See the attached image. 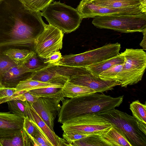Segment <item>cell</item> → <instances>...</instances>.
Here are the masks:
<instances>
[{"instance_id":"obj_1","label":"cell","mask_w":146,"mask_h":146,"mask_svg":"<svg viewBox=\"0 0 146 146\" xmlns=\"http://www.w3.org/2000/svg\"><path fill=\"white\" fill-rule=\"evenodd\" d=\"M46 25L40 11L26 9L19 0H4L0 4V54L10 49L33 51Z\"/></svg>"},{"instance_id":"obj_2","label":"cell","mask_w":146,"mask_h":146,"mask_svg":"<svg viewBox=\"0 0 146 146\" xmlns=\"http://www.w3.org/2000/svg\"><path fill=\"white\" fill-rule=\"evenodd\" d=\"M101 93L64 99L58 115V122L62 124L82 115L105 112L119 107L123 102V96L113 97Z\"/></svg>"},{"instance_id":"obj_3","label":"cell","mask_w":146,"mask_h":146,"mask_svg":"<svg viewBox=\"0 0 146 146\" xmlns=\"http://www.w3.org/2000/svg\"><path fill=\"white\" fill-rule=\"evenodd\" d=\"M49 24L63 33L75 31L80 25L82 19L76 9L59 1L51 3L41 12Z\"/></svg>"},{"instance_id":"obj_4","label":"cell","mask_w":146,"mask_h":146,"mask_svg":"<svg viewBox=\"0 0 146 146\" xmlns=\"http://www.w3.org/2000/svg\"><path fill=\"white\" fill-rule=\"evenodd\" d=\"M92 23L99 28L122 33L142 32L146 28V12L134 15L96 16Z\"/></svg>"},{"instance_id":"obj_5","label":"cell","mask_w":146,"mask_h":146,"mask_svg":"<svg viewBox=\"0 0 146 146\" xmlns=\"http://www.w3.org/2000/svg\"><path fill=\"white\" fill-rule=\"evenodd\" d=\"M120 54L124 61L119 82L121 87L126 88L141 80L146 67V53L142 49L126 48Z\"/></svg>"},{"instance_id":"obj_6","label":"cell","mask_w":146,"mask_h":146,"mask_svg":"<svg viewBox=\"0 0 146 146\" xmlns=\"http://www.w3.org/2000/svg\"><path fill=\"white\" fill-rule=\"evenodd\" d=\"M121 44L118 42L109 43L81 53L62 56V65L77 67H86L99 63L119 54Z\"/></svg>"},{"instance_id":"obj_7","label":"cell","mask_w":146,"mask_h":146,"mask_svg":"<svg viewBox=\"0 0 146 146\" xmlns=\"http://www.w3.org/2000/svg\"><path fill=\"white\" fill-rule=\"evenodd\" d=\"M62 130L66 133H82L100 135L113 125L98 114L89 113L80 115L62 124Z\"/></svg>"},{"instance_id":"obj_8","label":"cell","mask_w":146,"mask_h":146,"mask_svg":"<svg viewBox=\"0 0 146 146\" xmlns=\"http://www.w3.org/2000/svg\"><path fill=\"white\" fill-rule=\"evenodd\" d=\"M118 127L132 146H146V136L139 129L137 120L115 108L98 114Z\"/></svg>"},{"instance_id":"obj_9","label":"cell","mask_w":146,"mask_h":146,"mask_svg":"<svg viewBox=\"0 0 146 146\" xmlns=\"http://www.w3.org/2000/svg\"><path fill=\"white\" fill-rule=\"evenodd\" d=\"M82 19L96 16L137 15L146 12V6L141 4L122 8H112L81 1L76 9Z\"/></svg>"},{"instance_id":"obj_10","label":"cell","mask_w":146,"mask_h":146,"mask_svg":"<svg viewBox=\"0 0 146 146\" xmlns=\"http://www.w3.org/2000/svg\"><path fill=\"white\" fill-rule=\"evenodd\" d=\"M64 33L57 28L46 24L43 31L37 38L34 47L35 52L44 59L62 47Z\"/></svg>"},{"instance_id":"obj_11","label":"cell","mask_w":146,"mask_h":146,"mask_svg":"<svg viewBox=\"0 0 146 146\" xmlns=\"http://www.w3.org/2000/svg\"><path fill=\"white\" fill-rule=\"evenodd\" d=\"M69 81L88 87L96 93H101L120 85L118 81L104 79L94 75L86 67H83L80 72L70 77Z\"/></svg>"},{"instance_id":"obj_12","label":"cell","mask_w":146,"mask_h":146,"mask_svg":"<svg viewBox=\"0 0 146 146\" xmlns=\"http://www.w3.org/2000/svg\"><path fill=\"white\" fill-rule=\"evenodd\" d=\"M60 101L53 98L40 97L31 106L39 116L52 131L54 121L58 115L61 106Z\"/></svg>"},{"instance_id":"obj_13","label":"cell","mask_w":146,"mask_h":146,"mask_svg":"<svg viewBox=\"0 0 146 146\" xmlns=\"http://www.w3.org/2000/svg\"><path fill=\"white\" fill-rule=\"evenodd\" d=\"M24 118L9 112H0V139L7 138L22 129Z\"/></svg>"},{"instance_id":"obj_14","label":"cell","mask_w":146,"mask_h":146,"mask_svg":"<svg viewBox=\"0 0 146 146\" xmlns=\"http://www.w3.org/2000/svg\"><path fill=\"white\" fill-rule=\"evenodd\" d=\"M26 114L30 119L35 123L41 129L53 146H70L64 139L59 137L47 126L31 105L26 101Z\"/></svg>"},{"instance_id":"obj_15","label":"cell","mask_w":146,"mask_h":146,"mask_svg":"<svg viewBox=\"0 0 146 146\" xmlns=\"http://www.w3.org/2000/svg\"><path fill=\"white\" fill-rule=\"evenodd\" d=\"M34 72L27 68L23 62L10 69L4 74L0 87L15 88L21 81L30 77Z\"/></svg>"},{"instance_id":"obj_16","label":"cell","mask_w":146,"mask_h":146,"mask_svg":"<svg viewBox=\"0 0 146 146\" xmlns=\"http://www.w3.org/2000/svg\"><path fill=\"white\" fill-rule=\"evenodd\" d=\"M29 78L63 86L69 80V77L59 74L49 68L48 66L41 70L32 73Z\"/></svg>"},{"instance_id":"obj_17","label":"cell","mask_w":146,"mask_h":146,"mask_svg":"<svg viewBox=\"0 0 146 146\" xmlns=\"http://www.w3.org/2000/svg\"><path fill=\"white\" fill-rule=\"evenodd\" d=\"M99 137L107 146H132L121 130L114 124Z\"/></svg>"},{"instance_id":"obj_18","label":"cell","mask_w":146,"mask_h":146,"mask_svg":"<svg viewBox=\"0 0 146 146\" xmlns=\"http://www.w3.org/2000/svg\"><path fill=\"white\" fill-rule=\"evenodd\" d=\"M62 90L64 97L70 98L82 97L96 93L88 87L76 84L69 81L64 84Z\"/></svg>"},{"instance_id":"obj_19","label":"cell","mask_w":146,"mask_h":146,"mask_svg":"<svg viewBox=\"0 0 146 146\" xmlns=\"http://www.w3.org/2000/svg\"><path fill=\"white\" fill-rule=\"evenodd\" d=\"M124 59L120 53L117 56L86 67L94 75L98 77L102 73L115 65L123 64Z\"/></svg>"},{"instance_id":"obj_20","label":"cell","mask_w":146,"mask_h":146,"mask_svg":"<svg viewBox=\"0 0 146 146\" xmlns=\"http://www.w3.org/2000/svg\"><path fill=\"white\" fill-rule=\"evenodd\" d=\"M62 88L48 87L32 90L29 91L36 96L53 98L62 102L64 100Z\"/></svg>"},{"instance_id":"obj_21","label":"cell","mask_w":146,"mask_h":146,"mask_svg":"<svg viewBox=\"0 0 146 146\" xmlns=\"http://www.w3.org/2000/svg\"><path fill=\"white\" fill-rule=\"evenodd\" d=\"M93 3L112 8H122L141 4L139 0H91Z\"/></svg>"},{"instance_id":"obj_22","label":"cell","mask_w":146,"mask_h":146,"mask_svg":"<svg viewBox=\"0 0 146 146\" xmlns=\"http://www.w3.org/2000/svg\"><path fill=\"white\" fill-rule=\"evenodd\" d=\"M63 86L59 85L42 82L28 78L21 81L15 88L17 91H28L32 90L48 87H63Z\"/></svg>"},{"instance_id":"obj_23","label":"cell","mask_w":146,"mask_h":146,"mask_svg":"<svg viewBox=\"0 0 146 146\" xmlns=\"http://www.w3.org/2000/svg\"><path fill=\"white\" fill-rule=\"evenodd\" d=\"M35 53L30 50L14 48L8 50L2 54L16 61L24 62L32 57Z\"/></svg>"},{"instance_id":"obj_24","label":"cell","mask_w":146,"mask_h":146,"mask_svg":"<svg viewBox=\"0 0 146 146\" xmlns=\"http://www.w3.org/2000/svg\"><path fill=\"white\" fill-rule=\"evenodd\" d=\"M133 116L138 120L146 124V105L138 100L133 102L129 106Z\"/></svg>"},{"instance_id":"obj_25","label":"cell","mask_w":146,"mask_h":146,"mask_svg":"<svg viewBox=\"0 0 146 146\" xmlns=\"http://www.w3.org/2000/svg\"><path fill=\"white\" fill-rule=\"evenodd\" d=\"M48 67L59 74L69 78L80 72L83 67H73L60 64L48 65Z\"/></svg>"},{"instance_id":"obj_26","label":"cell","mask_w":146,"mask_h":146,"mask_svg":"<svg viewBox=\"0 0 146 146\" xmlns=\"http://www.w3.org/2000/svg\"><path fill=\"white\" fill-rule=\"evenodd\" d=\"M25 131L23 129L19 133L9 137L0 139L2 146H25Z\"/></svg>"},{"instance_id":"obj_27","label":"cell","mask_w":146,"mask_h":146,"mask_svg":"<svg viewBox=\"0 0 146 146\" xmlns=\"http://www.w3.org/2000/svg\"><path fill=\"white\" fill-rule=\"evenodd\" d=\"M26 9L35 11H42L53 0H19Z\"/></svg>"},{"instance_id":"obj_28","label":"cell","mask_w":146,"mask_h":146,"mask_svg":"<svg viewBox=\"0 0 146 146\" xmlns=\"http://www.w3.org/2000/svg\"><path fill=\"white\" fill-rule=\"evenodd\" d=\"M123 64L111 66L102 73L99 77L104 79L115 80L119 82L123 69Z\"/></svg>"},{"instance_id":"obj_29","label":"cell","mask_w":146,"mask_h":146,"mask_svg":"<svg viewBox=\"0 0 146 146\" xmlns=\"http://www.w3.org/2000/svg\"><path fill=\"white\" fill-rule=\"evenodd\" d=\"M9 110L13 114L25 118L26 114V101L14 100L6 102Z\"/></svg>"},{"instance_id":"obj_30","label":"cell","mask_w":146,"mask_h":146,"mask_svg":"<svg viewBox=\"0 0 146 146\" xmlns=\"http://www.w3.org/2000/svg\"><path fill=\"white\" fill-rule=\"evenodd\" d=\"M39 57L35 52L28 60L23 62L25 66L34 72L47 66L48 64L44 62V60Z\"/></svg>"},{"instance_id":"obj_31","label":"cell","mask_w":146,"mask_h":146,"mask_svg":"<svg viewBox=\"0 0 146 146\" xmlns=\"http://www.w3.org/2000/svg\"><path fill=\"white\" fill-rule=\"evenodd\" d=\"M22 62L16 61L5 54H0V84L5 73L11 68Z\"/></svg>"},{"instance_id":"obj_32","label":"cell","mask_w":146,"mask_h":146,"mask_svg":"<svg viewBox=\"0 0 146 146\" xmlns=\"http://www.w3.org/2000/svg\"><path fill=\"white\" fill-rule=\"evenodd\" d=\"M99 135H93L76 141L72 143L71 146H106L100 139Z\"/></svg>"},{"instance_id":"obj_33","label":"cell","mask_w":146,"mask_h":146,"mask_svg":"<svg viewBox=\"0 0 146 146\" xmlns=\"http://www.w3.org/2000/svg\"><path fill=\"white\" fill-rule=\"evenodd\" d=\"M32 121L36 129V133L34 137H33L29 135L33 146H53L37 125L35 123Z\"/></svg>"},{"instance_id":"obj_34","label":"cell","mask_w":146,"mask_h":146,"mask_svg":"<svg viewBox=\"0 0 146 146\" xmlns=\"http://www.w3.org/2000/svg\"><path fill=\"white\" fill-rule=\"evenodd\" d=\"M17 92L16 88L0 87V102H6Z\"/></svg>"},{"instance_id":"obj_35","label":"cell","mask_w":146,"mask_h":146,"mask_svg":"<svg viewBox=\"0 0 146 146\" xmlns=\"http://www.w3.org/2000/svg\"><path fill=\"white\" fill-rule=\"evenodd\" d=\"M39 97L33 95L29 91H24L23 92L13 98L11 100H20L24 101H26L31 105L36 102Z\"/></svg>"},{"instance_id":"obj_36","label":"cell","mask_w":146,"mask_h":146,"mask_svg":"<svg viewBox=\"0 0 146 146\" xmlns=\"http://www.w3.org/2000/svg\"><path fill=\"white\" fill-rule=\"evenodd\" d=\"M91 135H93L82 133L64 132L62 137L63 139L69 143L71 146V144L73 142Z\"/></svg>"},{"instance_id":"obj_37","label":"cell","mask_w":146,"mask_h":146,"mask_svg":"<svg viewBox=\"0 0 146 146\" xmlns=\"http://www.w3.org/2000/svg\"><path fill=\"white\" fill-rule=\"evenodd\" d=\"M23 128L29 135L34 137L36 133V129L32 121L27 116L24 118Z\"/></svg>"},{"instance_id":"obj_38","label":"cell","mask_w":146,"mask_h":146,"mask_svg":"<svg viewBox=\"0 0 146 146\" xmlns=\"http://www.w3.org/2000/svg\"><path fill=\"white\" fill-rule=\"evenodd\" d=\"M62 56L59 51L55 52L44 58V62L48 65L57 64Z\"/></svg>"},{"instance_id":"obj_39","label":"cell","mask_w":146,"mask_h":146,"mask_svg":"<svg viewBox=\"0 0 146 146\" xmlns=\"http://www.w3.org/2000/svg\"><path fill=\"white\" fill-rule=\"evenodd\" d=\"M143 35V38L140 44L141 46L142 47L143 50H146V28H145L142 32Z\"/></svg>"},{"instance_id":"obj_40","label":"cell","mask_w":146,"mask_h":146,"mask_svg":"<svg viewBox=\"0 0 146 146\" xmlns=\"http://www.w3.org/2000/svg\"><path fill=\"white\" fill-rule=\"evenodd\" d=\"M137 123V126L139 130L146 135V124L138 120Z\"/></svg>"},{"instance_id":"obj_41","label":"cell","mask_w":146,"mask_h":146,"mask_svg":"<svg viewBox=\"0 0 146 146\" xmlns=\"http://www.w3.org/2000/svg\"><path fill=\"white\" fill-rule=\"evenodd\" d=\"M139 1L142 5L146 6V0H139Z\"/></svg>"},{"instance_id":"obj_42","label":"cell","mask_w":146,"mask_h":146,"mask_svg":"<svg viewBox=\"0 0 146 146\" xmlns=\"http://www.w3.org/2000/svg\"><path fill=\"white\" fill-rule=\"evenodd\" d=\"M91 0H81V1H84V2H87L88 1H90Z\"/></svg>"},{"instance_id":"obj_43","label":"cell","mask_w":146,"mask_h":146,"mask_svg":"<svg viewBox=\"0 0 146 146\" xmlns=\"http://www.w3.org/2000/svg\"><path fill=\"white\" fill-rule=\"evenodd\" d=\"M4 0H0V4Z\"/></svg>"},{"instance_id":"obj_44","label":"cell","mask_w":146,"mask_h":146,"mask_svg":"<svg viewBox=\"0 0 146 146\" xmlns=\"http://www.w3.org/2000/svg\"><path fill=\"white\" fill-rule=\"evenodd\" d=\"M0 146H2V145L1 144V143H0Z\"/></svg>"},{"instance_id":"obj_45","label":"cell","mask_w":146,"mask_h":146,"mask_svg":"<svg viewBox=\"0 0 146 146\" xmlns=\"http://www.w3.org/2000/svg\"><path fill=\"white\" fill-rule=\"evenodd\" d=\"M1 104V102H0V104Z\"/></svg>"}]
</instances>
